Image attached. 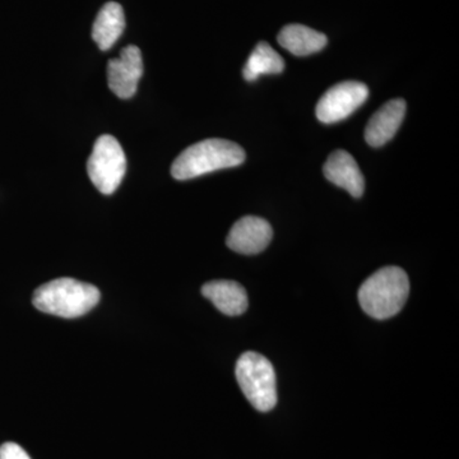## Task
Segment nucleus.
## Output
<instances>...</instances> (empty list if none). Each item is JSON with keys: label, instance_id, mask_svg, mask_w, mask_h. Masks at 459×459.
I'll return each mask as SVG.
<instances>
[{"label": "nucleus", "instance_id": "f257e3e1", "mask_svg": "<svg viewBox=\"0 0 459 459\" xmlns=\"http://www.w3.org/2000/svg\"><path fill=\"white\" fill-rule=\"evenodd\" d=\"M99 289L69 277L50 281L36 290L32 303L36 309L60 318H78L99 304Z\"/></svg>", "mask_w": 459, "mask_h": 459}, {"label": "nucleus", "instance_id": "f03ea898", "mask_svg": "<svg viewBox=\"0 0 459 459\" xmlns=\"http://www.w3.org/2000/svg\"><path fill=\"white\" fill-rule=\"evenodd\" d=\"M410 294V281L400 267H385L371 274L359 290L362 310L373 318L383 320L397 316Z\"/></svg>", "mask_w": 459, "mask_h": 459}, {"label": "nucleus", "instance_id": "7ed1b4c3", "mask_svg": "<svg viewBox=\"0 0 459 459\" xmlns=\"http://www.w3.org/2000/svg\"><path fill=\"white\" fill-rule=\"evenodd\" d=\"M246 161V151L235 142L205 140L184 150L171 166L177 180H189L221 169L235 168Z\"/></svg>", "mask_w": 459, "mask_h": 459}, {"label": "nucleus", "instance_id": "20e7f679", "mask_svg": "<svg viewBox=\"0 0 459 459\" xmlns=\"http://www.w3.org/2000/svg\"><path fill=\"white\" fill-rule=\"evenodd\" d=\"M241 391L255 410L268 412L277 404L276 373L267 358L256 352H246L235 368Z\"/></svg>", "mask_w": 459, "mask_h": 459}, {"label": "nucleus", "instance_id": "39448f33", "mask_svg": "<svg viewBox=\"0 0 459 459\" xmlns=\"http://www.w3.org/2000/svg\"><path fill=\"white\" fill-rule=\"evenodd\" d=\"M87 171L93 186L102 195H113L119 188L126 171V159L117 138L107 134L96 141Z\"/></svg>", "mask_w": 459, "mask_h": 459}, {"label": "nucleus", "instance_id": "423d86ee", "mask_svg": "<svg viewBox=\"0 0 459 459\" xmlns=\"http://www.w3.org/2000/svg\"><path fill=\"white\" fill-rule=\"evenodd\" d=\"M369 98L367 84L346 81L329 89L316 105V117L322 123L332 124L347 119Z\"/></svg>", "mask_w": 459, "mask_h": 459}, {"label": "nucleus", "instance_id": "0eeeda50", "mask_svg": "<svg viewBox=\"0 0 459 459\" xmlns=\"http://www.w3.org/2000/svg\"><path fill=\"white\" fill-rule=\"evenodd\" d=\"M143 74L141 50L129 45L117 59L108 65V82L110 90L120 99H131L137 92L138 82Z\"/></svg>", "mask_w": 459, "mask_h": 459}, {"label": "nucleus", "instance_id": "6e6552de", "mask_svg": "<svg viewBox=\"0 0 459 459\" xmlns=\"http://www.w3.org/2000/svg\"><path fill=\"white\" fill-rule=\"evenodd\" d=\"M272 238L273 230L268 221L261 217L246 216L230 230L226 244L234 252L253 255L270 246Z\"/></svg>", "mask_w": 459, "mask_h": 459}, {"label": "nucleus", "instance_id": "1a4fd4ad", "mask_svg": "<svg viewBox=\"0 0 459 459\" xmlns=\"http://www.w3.org/2000/svg\"><path fill=\"white\" fill-rule=\"evenodd\" d=\"M323 172L331 183L347 190L353 198H360L364 195V177L358 162L347 151L332 152L323 166Z\"/></svg>", "mask_w": 459, "mask_h": 459}, {"label": "nucleus", "instance_id": "9d476101", "mask_svg": "<svg viewBox=\"0 0 459 459\" xmlns=\"http://www.w3.org/2000/svg\"><path fill=\"white\" fill-rule=\"evenodd\" d=\"M406 115V101L391 100L370 117L365 128V141L371 147H380L394 137Z\"/></svg>", "mask_w": 459, "mask_h": 459}, {"label": "nucleus", "instance_id": "9b49d317", "mask_svg": "<svg viewBox=\"0 0 459 459\" xmlns=\"http://www.w3.org/2000/svg\"><path fill=\"white\" fill-rule=\"evenodd\" d=\"M202 295L229 316H241L247 312V295L246 289L235 281H212L202 287Z\"/></svg>", "mask_w": 459, "mask_h": 459}, {"label": "nucleus", "instance_id": "f8f14e48", "mask_svg": "<svg viewBox=\"0 0 459 459\" xmlns=\"http://www.w3.org/2000/svg\"><path fill=\"white\" fill-rule=\"evenodd\" d=\"M277 41L283 49L296 56H312L325 49L328 39L325 33L304 25H287L281 30Z\"/></svg>", "mask_w": 459, "mask_h": 459}, {"label": "nucleus", "instance_id": "ddd939ff", "mask_svg": "<svg viewBox=\"0 0 459 459\" xmlns=\"http://www.w3.org/2000/svg\"><path fill=\"white\" fill-rule=\"evenodd\" d=\"M126 29V16L119 3L108 2L99 12L92 27V39L100 49L107 51L119 40Z\"/></svg>", "mask_w": 459, "mask_h": 459}, {"label": "nucleus", "instance_id": "4468645a", "mask_svg": "<svg viewBox=\"0 0 459 459\" xmlns=\"http://www.w3.org/2000/svg\"><path fill=\"white\" fill-rule=\"evenodd\" d=\"M283 69H285V62L282 56L270 44L262 41L250 54L244 66L243 75L247 81L253 82L259 75L282 74Z\"/></svg>", "mask_w": 459, "mask_h": 459}, {"label": "nucleus", "instance_id": "2eb2a0df", "mask_svg": "<svg viewBox=\"0 0 459 459\" xmlns=\"http://www.w3.org/2000/svg\"><path fill=\"white\" fill-rule=\"evenodd\" d=\"M0 459H31L22 446L13 442L0 446Z\"/></svg>", "mask_w": 459, "mask_h": 459}]
</instances>
